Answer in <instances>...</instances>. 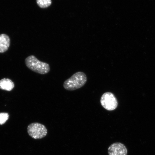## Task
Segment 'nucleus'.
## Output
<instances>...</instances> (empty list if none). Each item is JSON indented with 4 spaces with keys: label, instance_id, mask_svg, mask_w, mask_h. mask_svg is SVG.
I'll use <instances>...</instances> for the list:
<instances>
[{
    "label": "nucleus",
    "instance_id": "obj_1",
    "mask_svg": "<svg viewBox=\"0 0 155 155\" xmlns=\"http://www.w3.org/2000/svg\"><path fill=\"white\" fill-rule=\"evenodd\" d=\"M87 81L86 75L82 71H78L66 80L63 87L67 90L74 91L84 86Z\"/></svg>",
    "mask_w": 155,
    "mask_h": 155
},
{
    "label": "nucleus",
    "instance_id": "obj_2",
    "mask_svg": "<svg viewBox=\"0 0 155 155\" xmlns=\"http://www.w3.org/2000/svg\"><path fill=\"white\" fill-rule=\"evenodd\" d=\"M27 67L32 71L40 74H45L49 72L50 68L48 64L38 60L34 55L27 57L25 61Z\"/></svg>",
    "mask_w": 155,
    "mask_h": 155
},
{
    "label": "nucleus",
    "instance_id": "obj_3",
    "mask_svg": "<svg viewBox=\"0 0 155 155\" xmlns=\"http://www.w3.org/2000/svg\"><path fill=\"white\" fill-rule=\"evenodd\" d=\"M28 132L31 137L35 139L43 138L48 133L45 126L38 123H32L29 125L28 127Z\"/></svg>",
    "mask_w": 155,
    "mask_h": 155
},
{
    "label": "nucleus",
    "instance_id": "obj_4",
    "mask_svg": "<svg viewBox=\"0 0 155 155\" xmlns=\"http://www.w3.org/2000/svg\"><path fill=\"white\" fill-rule=\"evenodd\" d=\"M101 105L108 111H112L117 107V99L112 93L107 92L102 95L100 100Z\"/></svg>",
    "mask_w": 155,
    "mask_h": 155
},
{
    "label": "nucleus",
    "instance_id": "obj_5",
    "mask_svg": "<svg viewBox=\"0 0 155 155\" xmlns=\"http://www.w3.org/2000/svg\"><path fill=\"white\" fill-rule=\"evenodd\" d=\"M109 155H127V150L124 145L120 143H115L109 147L108 150Z\"/></svg>",
    "mask_w": 155,
    "mask_h": 155
},
{
    "label": "nucleus",
    "instance_id": "obj_6",
    "mask_svg": "<svg viewBox=\"0 0 155 155\" xmlns=\"http://www.w3.org/2000/svg\"><path fill=\"white\" fill-rule=\"evenodd\" d=\"M10 45V39L5 34L0 35V53H5L8 50Z\"/></svg>",
    "mask_w": 155,
    "mask_h": 155
},
{
    "label": "nucleus",
    "instance_id": "obj_7",
    "mask_svg": "<svg viewBox=\"0 0 155 155\" xmlns=\"http://www.w3.org/2000/svg\"><path fill=\"white\" fill-rule=\"evenodd\" d=\"M15 87L14 83L8 78H4L0 80V89L11 91Z\"/></svg>",
    "mask_w": 155,
    "mask_h": 155
},
{
    "label": "nucleus",
    "instance_id": "obj_8",
    "mask_svg": "<svg viewBox=\"0 0 155 155\" xmlns=\"http://www.w3.org/2000/svg\"><path fill=\"white\" fill-rule=\"evenodd\" d=\"M38 6L42 8L49 7L52 3L51 0H36Z\"/></svg>",
    "mask_w": 155,
    "mask_h": 155
},
{
    "label": "nucleus",
    "instance_id": "obj_9",
    "mask_svg": "<svg viewBox=\"0 0 155 155\" xmlns=\"http://www.w3.org/2000/svg\"><path fill=\"white\" fill-rule=\"evenodd\" d=\"M9 115L8 113L6 112L0 113V125L5 124L9 119Z\"/></svg>",
    "mask_w": 155,
    "mask_h": 155
}]
</instances>
